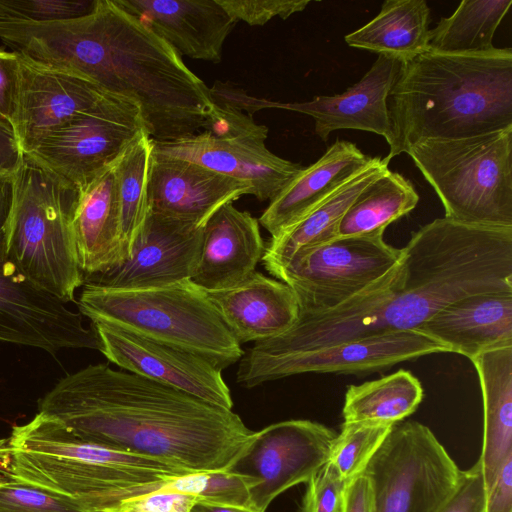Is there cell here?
<instances>
[{
	"mask_svg": "<svg viewBox=\"0 0 512 512\" xmlns=\"http://www.w3.org/2000/svg\"><path fill=\"white\" fill-rule=\"evenodd\" d=\"M401 251L397 265L366 290L331 310L299 314L290 329L255 342L241 360L254 362L415 331L464 296L512 289V227L437 218L412 233Z\"/></svg>",
	"mask_w": 512,
	"mask_h": 512,
	"instance_id": "6da1fadb",
	"label": "cell"
},
{
	"mask_svg": "<svg viewBox=\"0 0 512 512\" xmlns=\"http://www.w3.org/2000/svg\"><path fill=\"white\" fill-rule=\"evenodd\" d=\"M38 408L84 440L193 473L226 469L252 434L232 410L104 363L60 379Z\"/></svg>",
	"mask_w": 512,
	"mask_h": 512,
	"instance_id": "7a4b0ae2",
	"label": "cell"
},
{
	"mask_svg": "<svg viewBox=\"0 0 512 512\" xmlns=\"http://www.w3.org/2000/svg\"><path fill=\"white\" fill-rule=\"evenodd\" d=\"M86 19L76 74L135 104L153 140L188 137L215 122L210 88L146 25L113 0H97Z\"/></svg>",
	"mask_w": 512,
	"mask_h": 512,
	"instance_id": "3957f363",
	"label": "cell"
},
{
	"mask_svg": "<svg viewBox=\"0 0 512 512\" xmlns=\"http://www.w3.org/2000/svg\"><path fill=\"white\" fill-rule=\"evenodd\" d=\"M388 99V162L425 140L512 127V50L424 52L403 64Z\"/></svg>",
	"mask_w": 512,
	"mask_h": 512,
	"instance_id": "277c9868",
	"label": "cell"
},
{
	"mask_svg": "<svg viewBox=\"0 0 512 512\" xmlns=\"http://www.w3.org/2000/svg\"><path fill=\"white\" fill-rule=\"evenodd\" d=\"M8 443L10 474L68 496L92 512H118L127 500L193 473L84 440L40 412L14 426Z\"/></svg>",
	"mask_w": 512,
	"mask_h": 512,
	"instance_id": "5b68a950",
	"label": "cell"
},
{
	"mask_svg": "<svg viewBox=\"0 0 512 512\" xmlns=\"http://www.w3.org/2000/svg\"><path fill=\"white\" fill-rule=\"evenodd\" d=\"M3 229L7 258L37 287L64 303L84 285L75 233L79 189L22 153Z\"/></svg>",
	"mask_w": 512,
	"mask_h": 512,
	"instance_id": "8992f818",
	"label": "cell"
},
{
	"mask_svg": "<svg viewBox=\"0 0 512 512\" xmlns=\"http://www.w3.org/2000/svg\"><path fill=\"white\" fill-rule=\"evenodd\" d=\"M78 307L92 322L192 352L221 371L244 354L206 292L190 279L140 290L84 284Z\"/></svg>",
	"mask_w": 512,
	"mask_h": 512,
	"instance_id": "52a82bcc",
	"label": "cell"
},
{
	"mask_svg": "<svg viewBox=\"0 0 512 512\" xmlns=\"http://www.w3.org/2000/svg\"><path fill=\"white\" fill-rule=\"evenodd\" d=\"M406 153L436 192L446 218L467 225L512 227V127L425 140Z\"/></svg>",
	"mask_w": 512,
	"mask_h": 512,
	"instance_id": "ba28073f",
	"label": "cell"
},
{
	"mask_svg": "<svg viewBox=\"0 0 512 512\" xmlns=\"http://www.w3.org/2000/svg\"><path fill=\"white\" fill-rule=\"evenodd\" d=\"M213 98V97H212ZM218 116L202 133L170 140H153V152L198 164L232 178L259 201L272 200L302 169L265 144L268 128L226 101L213 98Z\"/></svg>",
	"mask_w": 512,
	"mask_h": 512,
	"instance_id": "9c48e42d",
	"label": "cell"
},
{
	"mask_svg": "<svg viewBox=\"0 0 512 512\" xmlns=\"http://www.w3.org/2000/svg\"><path fill=\"white\" fill-rule=\"evenodd\" d=\"M460 472L434 433L416 421L394 425L364 470L375 512H438Z\"/></svg>",
	"mask_w": 512,
	"mask_h": 512,
	"instance_id": "30bf717a",
	"label": "cell"
},
{
	"mask_svg": "<svg viewBox=\"0 0 512 512\" xmlns=\"http://www.w3.org/2000/svg\"><path fill=\"white\" fill-rule=\"evenodd\" d=\"M144 135L138 107L107 95L49 133L27 155L80 189L112 169Z\"/></svg>",
	"mask_w": 512,
	"mask_h": 512,
	"instance_id": "8fae6325",
	"label": "cell"
},
{
	"mask_svg": "<svg viewBox=\"0 0 512 512\" xmlns=\"http://www.w3.org/2000/svg\"><path fill=\"white\" fill-rule=\"evenodd\" d=\"M401 254L383 234L336 237L296 254L276 278L294 291L299 314L321 313L377 282Z\"/></svg>",
	"mask_w": 512,
	"mask_h": 512,
	"instance_id": "7c38bea8",
	"label": "cell"
},
{
	"mask_svg": "<svg viewBox=\"0 0 512 512\" xmlns=\"http://www.w3.org/2000/svg\"><path fill=\"white\" fill-rule=\"evenodd\" d=\"M336 432L310 420H287L252 432L225 469L250 482V503L265 512L289 488L306 483L329 460Z\"/></svg>",
	"mask_w": 512,
	"mask_h": 512,
	"instance_id": "4fadbf2b",
	"label": "cell"
},
{
	"mask_svg": "<svg viewBox=\"0 0 512 512\" xmlns=\"http://www.w3.org/2000/svg\"><path fill=\"white\" fill-rule=\"evenodd\" d=\"M442 352H448L444 345L420 332L387 333L254 362L240 361L236 381L253 388L303 373H371Z\"/></svg>",
	"mask_w": 512,
	"mask_h": 512,
	"instance_id": "5bb4252c",
	"label": "cell"
},
{
	"mask_svg": "<svg viewBox=\"0 0 512 512\" xmlns=\"http://www.w3.org/2000/svg\"><path fill=\"white\" fill-rule=\"evenodd\" d=\"M0 341L31 346L55 354L64 348L101 351L93 326L81 313L37 287L7 258L0 233Z\"/></svg>",
	"mask_w": 512,
	"mask_h": 512,
	"instance_id": "9a60e30c",
	"label": "cell"
},
{
	"mask_svg": "<svg viewBox=\"0 0 512 512\" xmlns=\"http://www.w3.org/2000/svg\"><path fill=\"white\" fill-rule=\"evenodd\" d=\"M101 353L125 371L231 410L230 389L221 370L192 352L160 343L117 326L95 321Z\"/></svg>",
	"mask_w": 512,
	"mask_h": 512,
	"instance_id": "2e32d148",
	"label": "cell"
},
{
	"mask_svg": "<svg viewBox=\"0 0 512 512\" xmlns=\"http://www.w3.org/2000/svg\"><path fill=\"white\" fill-rule=\"evenodd\" d=\"M202 238L203 227L149 210L128 259L108 271L84 276V284L140 290L191 279Z\"/></svg>",
	"mask_w": 512,
	"mask_h": 512,
	"instance_id": "e0dca14e",
	"label": "cell"
},
{
	"mask_svg": "<svg viewBox=\"0 0 512 512\" xmlns=\"http://www.w3.org/2000/svg\"><path fill=\"white\" fill-rule=\"evenodd\" d=\"M404 62L378 55L365 75L341 94L316 96L306 102L281 103L259 99L242 91L238 96L240 107L251 114L264 108H279L311 116L315 132L327 141L336 130H362L391 137L388 98L398 79Z\"/></svg>",
	"mask_w": 512,
	"mask_h": 512,
	"instance_id": "ac0fdd59",
	"label": "cell"
},
{
	"mask_svg": "<svg viewBox=\"0 0 512 512\" xmlns=\"http://www.w3.org/2000/svg\"><path fill=\"white\" fill-rule=\"evenodd\" d=\"M19 57V89L12 129L21 153L109 95L75 75Z\"/></svg>",
	"mask_w": 512,
	"mask_h": 512,
	"instance_id": "d6986e66",
	"label": "cell"
},
{
	"mask_svg": "<svg viewBox=\"0 0 512 512\" xmlns=\"http://www.w3.org/2000/svg\"><path fill=\"white\" fill-rule=\"evenodd\" d=\"M250 189L198 164L152 152L148 178L149 210L204 227L222 206Z\"/></svg>",
	"mask_w": 512,
	"mask_h": 512,
	"instance_id": "ffe728a7",
	"label": "cell"
},
{
	"mask_svg": "<svg viewBox=\"0 0 512 512\" xmlns=\"http://www.w3.org/2000/svg\"><path fill=\"white\" fill-rule=\"evenodd\" d=\"M181 57L219 63L235 22L217 0H113Z\"/></svg>",
	"mask_w": 512,
	"mask_h": 512,
	"instance_id": "44dd1931",
	"label": "cell"
},
{
	"mask_svg": "<svg viewBox=\"0 0 512 512\" xmlns=\"http://www.w3.org/2000/svg\"><path fill=\"white\" fill-rule=\"evenodd\" d=\"M415 331L470 360L485 351L512 347V289L464 296L445 305Z\"/></svg>",
	"mask_w": 512,
	"mask_h": 512,
	"instance_id": "7402d4cb",
	"label": "cell"
},
{
	"mask_svg": "<svg viewBox=\"0 0 512 512\" xmlns=\"http://www.w3.org/2000/svg\"><path fill=\"white\" fill-rule=\"evenodd\" d=\"M265 248L258 219L233 203L226 204L203 227L190 280L204 291L236 286L255 271Z\"/></svg>",
	"mask_w": 512,
	"mask_h": 512,
	"instance_id": "603a6c76",
	"label": "cell"
},
{
	"mask_svg": "<svg viewBox=\"0 0 512 512\" xmlns=\"http://www.w3.org/2000/svg\"><path fill=\"white\" fill-rule=\"evenodd\" d=\"M205 292L240 345L280 335L298 319L291 287L256 270L236 286Z\"/></svg>",
	"mask_w": 512,
	"mask_h": 512,
	"instance_id": "cb8c5ba5",
	"label": "cell"
},
{
	"mask_svg": "<svg viewBox=\"0 0 512 512\" xmlns=\"http://www.w3.org/2000/svg\"><path fill=\"white\" fill-rule=\"evenodd\" d=\"M373 157L354 143L337 140L303 169L272 199L258 219L276 237L311 212Z\"/></svg>",
	"mask_w": 512,
	"mask_h": 512,
	"instance_id": "d4e9b609",
	"label": "cell"
},
{
	"mask_svg": "<svg viewBox=\"0 0 512 512\" xmlns=\"http://www.w3.org/2000/svg\"><path fill=\"white\" fill-rule=\"evenodd\" d=\"M73 226L78 262L84 276L102 273L123 263L113 168L79 189Z\"/></svg>",
	"mask_w": 512,
	"mask_h": 512,
	"instance_id": "484cf974",
	"label": "cell"
},
{
	"mask_svg": "<svg viewBox=\"0 0 512 512\" xmlns=\"http://www.w3.org/2000/svg\"><path fill=\"white\" fill-rule=\"evenodd\" d=\"M388 165L385 157H373L305 217L272 237L262 257L266 270L277 277L296 254L336 238L345 212L365 187L389 169Z\"/></svg>",
	"mask_w": 512,
	"mask_h": 512,
	"instance_id": "4316f807",
	"label": "cell"
},
{
	"mask_svg": "<svg viewBox=\"0 0 512 512\" xmlns=\"http://www.w3.org/2000/svg\"><path fill=\"white\" fill-rule=\"evenodd\" d=\"M470 361L483 399V444L478 462L487 492L512 456V347L485 351Z\"/></svg>",
	"mask_w": 512,
	"mask_h": 512,
	"instance_id": "83f0119b",
	"label": "cell"
},
{
	"mask_svg": "<svg viewBox=\"0 0 512 512\" xmlns=\"http://www.w3.org/2000/svg\"><path fill=\"white\" fill-rule=\"evenodd\" d=\"M429 14L425 0H386L371 21L344 40L353 48L405 63L428 51Z\"/></svg>",
	"mask_w": 512,
	"mask_h": 512,
	"instance_id": "f1b7e54d",
	"label": "cell"
},
{
	"mask_svg": "<svg viewBox=\"0 0 512 512\" xmlns=\"http://www.w3.org/2000/svg\"><path fill=\"white\" fill-rule=\"evenodd\" d=\"M423 394L419 380L401 369L376 380L348 386L342 416L344 422L396 425L416 411Z\"/></svg>",
	"mask_w": 512,
	"mask_h": 512,
	"instance_id": "f546056e",
	"label": "cell"
},
{
	"mask_svg": "<svg viewBox=\"0 0 512 512\" xmlns=\"http://www.w3.org/2000/svg\"><path fill=\"white\" fill-rule=\"evenodd\" d=\"M418 201L413 184L388 169L357 196L339 222L337 237L384 234L389 224L412 211Z\"/></svg>",
	"mask_w": 512,
	"mask_h": 512,
	"instance_id": "4dcf8cb0",
	"label": "cell"
},
{
	"mask_svg": "<svg viewBox=\"0 0 512 512\" xmlns=\"http://www.w3.org/2000/svg\"><path fill=\"white\" fill-rule=\"evenodd\" d=\"M512 0H463L429 30L428 51L446 54L493 50V37Z\"/></svg>",
	"mask_w": 512,
	"mask_h": 512,
	"instance_id": "1f68e13d",
	"label": "cell"
},
{
	"mask_svg": "<svg viewBox=\"0 0 512 512\" xmlns=\"http://www.w3.org/2000/svg\"><path fill=\"white\" fill-rule=\"evenodd\" d=\"M152 152L153 139L144 135L113 167L124 261L130 256L149 212L148 178Z\"/></svg>",
	"mask_w": 512,
	"mask_h": 512,
	"instance_id": "d6a6232c",
	"label": "cell"
},
{
	"mask_svg": "<svg viewBox=\"0 0 512 512\" xmlns=\"http://www.w3.org/2000/svg\"><path fill=\"white\" fill-rule=\"evenodd\" d=\"M393 427L373 422H343L332 444L328 462L348 482L364 472Z\"/></svg>",
	"mask_w": 512,
	"mask_h": 512,
	"instance_id": "836d02e7",
	"label": "cell"
},
{
	"mask_svg": "<svg viewBox=\"0 0 512 512\" xmlns=\"http://www.w3.org/2000/svg\"><path fill=\"white\" fill-rule=\"evenodd\" d=\"M161 488L193 494L200 500L251 507L248 478L225 469L187 473Z\"/></svg>",
	"mask_w": 512,
	"mask_h": 512,
	"instance_id": "e575fe53",
	"label": "cell"
},
{
	"mask_svg": "<svg viewBox=\"0 0 512 512\" xmlns=\"http://www.w3.org/2000/svg\"><path fill=\"white\" fill-rule=\"evenodd\" d=\"M0 512H92L76 500L0 472Z\"/></svg>",
	"mask_w": 512,
	"mask_h": 512,
	"instance_id": "d590c367",
	"label": "cell"
},
{
	"mask_svg": "<svg viewBox=\"0 0 512 512\" xmlns=\"http://www.w3.org/2000/svg\"><path fill=\"white\" fill-rule=\"evenodd\" d=\"M97 0H0V20L52 23L90 14Z\"/></svg>",
	"mask_w": 512,
	"mask_h": 512,
	"instance_id": "8d00e7d4",
	"label": "cell"
},
{
	"mask_svg": "<svg viewBox=\"0 0 512 512\" xmlns=\"http://www.w3.org/2000/svg\"><path fill=\"white\" fill-rule=\"evenodd\" d=\"M346 484L327 462L306 482L299 512H342Z\"/></svg>",
	"mask_w": 512,
	"mask_h": 512,
	"instance_id": "74e56055",
	"label": "cell"
},
{
	"mask_svg": "<svg viewBox=\"0 0 512 512\" xmlns=\"http://www.w3.org/2000/svg\"><path fill=\"white\" fill-rule=\"evenodd\" d=\"M231 19L251 26H263L274 17L287 19L303 11L309 0H217Z\"/></svg>",
	"mask_w": 512,
	"mask_h": 512,
	"instance_id": "f35d334b",
	"label": "cell"
},
{
	"mask_svg": "<svg viewBox=\"0 0 512 512\" xmlns=\"http://www.w3.org/2000/svg\"><path fill=\"white\" fill-rule=\"evenodd\" d=\"M486 486L477 461L473 467L461 471L457 487L438 512H484Z\"/></svg>",
	"mask_w": 512,
	"mask_h": 512,
	"instance_id": "ab89813d",
	"label": "cell"
},
{
	"mask_svg": "<svg viewBox=\"0 0 512 512\" xmlns=\"http://www.w3.org/2000/svg\"><path fill=\"white\" fill-rule=\"evenodd\" d=\"M198 500L200 499L193 494L159 488L127 500L120 510L131 512H190Z\"/></svg>",
	"mask_w": 512,
	"mask_h": 512,
	"instance_id": "60d3db41",
	"label": "cell"
},
{
	"mask_svg": "<svg viewBox=\"0 0 512 512\" xmlns=\"http://www.w3.org/2000/svg\"><path fill=\"white\" fill-rule=\"evenodd\" d=\"M18 89V53L0 46V119L10 125L17 108Z\"/></svg>",
	"mask_w": 512,
	"mask_h": 512,
	"instance_id": "b9f144b4",
	"label": "cell"
},
{
	"mask_svg": "<svg viewBox=\"0 0 512 512\" xmlns=\"http://www.w3.org/2000/svg\"><path fill=\"white\" fill-rule=\"evenodd\" d=\"M484 512H512V456L487 490Z\"/></svg>",
	"mask_w": 512,
	"mask_h": 512,
	"instance_id": "7bdbcfd3",
	"label": "cell"
},
{
	"mask_svg": "<svg viewBox=\"0 0 512 512\" xmlns=\"http://www.w3.org/2000/svg\"><path fill=\"white\" fill-rule=\"evenodd\" d=\"M342 512H375L372 483L364 472L347 482Z\"/></svg>",
	"mask_w": 512,
	"mask_h": 512,
	"instance_id": "ee69618b",
	"label": "cell"
},
{
	"mask_svg": "<svg viewBox=\"0 0 512 512\" xmlns=\"http://www.w3.org/2000/svg\"><path fill=\"white\" fill-rule=\"evenodd\" d=\"M21 156L11 125L0 119V173L14 175Z\"/></svg>",
	"mask_w": 512,
	"mask_h": 512,
	"instance_id": "f6af8a7d",
	"label": "cell"
},
{
	"mask_svg": "<svg viewBox=\"0 0 512 512\" xmlns=\"http://www.w3.org/2000/svg\"><path fill=\"white\" fill-rule=\"evenodd\" d=\"M14 175L0 173V233L3 231L13 203Z\"/></svg>",
	"mask_w": 512,
	"mask_h": 512,
	"instance_id": "bcb514c9",
	"label": "cell"
},
{
	"mask_svg": "<svg viewBox=\"0 0 512 512\" xmlns=\"http://www.w3.org/2000/svg\"><path fill=\"white\" fill-rule=\"evenodd\" d=\"M190 512H260L250 506L217 503L198 500Z\"/></svg>",
	"mask_w": 512,
	"mask_h": 512,
	"instance_id": "7dc6e473",
	"label": "cell"
},
{
	"mask_svg": "<svg viewBox=\"0 0 512 512\" xmlns=\"http://www.w3.org/2000/svg\"><path fill=\"white\" fill-rule=\"evenodd\" d=\"M10 463L11 456L8 439H0V472L9 473Z\"/></svg>",
	"mask_w": 512,
	"mask_h": 512,
	"instance_id": "c3c4849f",
	"label": "cell"
},
{
	"mask_svg": "<svg viewBox=\"0 0 512 512\" xmlns=\"http://www.w3.org/2000/svg\"><path fill=\"white\" fill-rule=\"evenodd\" d=\"M118 512H131V511H127V510H120Z\"/></svg>",
	"mask_w": 512,
	"mask_h": 512,
	"instance_id": "681fc988",
	"label": "cell"
}]
</instances>
